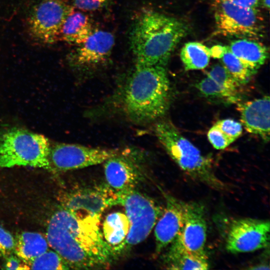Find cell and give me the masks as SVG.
<instances>
[{
	"mask_svg": "<svg viewBox=\"0 0 270 270\" xmlns=\"http://www.w3.org/2000/svg\"><path fill=\"white\" fill-rule=\"evenodd\" d=\"M188 29L182 21L148 10L136 18L130 46L138 65L166 66L170 56Z\"/></svg>",
	"mask_w": 270,
	"mask_h": 270,
	"instance_id": "3957f363",
	"label": "cell"
},
{
	"mask_svg": "<svg viewBox=\"0 0 270 270\" xmlns=\"http://www.w3.org/2000/svg\"><path fill=\"white\" fill-rule=\"evenodd\" d=\"M32 270H68L66 262L56 251L48 250L28 264Z\"/></svg>",
	"mask_w": 270,
	"mask_h": 270,
	"instance_id": "cb8c5ba5",
	"label": "cell"
},
{
	"mask_svg": "<svg viewBox=\"0 0 270 270\" xmlns=\"http://www.w3.org/2000/svg\"><path fill=\"white\" fill-rule=\"evenodd\" d=\"M170 86L166 66L135 64L122 94L124 112L146 124L164 116L170 107Z\"/></svg>",
	"mask_w": 270,
	"mask_h": 270,
	"instance_id": "7a4b0ae2",
	"label": "cell"
},
{
	"mask_svg": "<svg viewBox=\"0 0 270 270\" xmlns=\"http://www.w3.org/2000/svg\"><path fill=\"white\" fill-rule=\"evenodd\" d=\"M129 222L126 214L122 212L108 214L102 224V236L106 243L112 248L117 256L129 230Z\"/></svg>",
	"mask_w": 270,
	"mask_h": 270,
	"instance_id": "ffe728a7",
	"label": "cell"
},
{
	"mask_svg": "<svg viewBox=\"0 0 270 270\" xmlns=\"http://www.w3.org/2000/svg\"><path fill=\"white\" fill-rule=\"evenodd\" d=\"M215 124L233 142L238 138L242 132V124L233 119L222 120L218 121Z\"/></svg>",
	"mask_w": 270,
	"mask_h": 270,
	"instance_id": "4316f807",
	"label": "cell"
},
{
	"mask_svg": "<svg viewBox=\"0 0 270 270\" xmlns=\"http://www.w3.org/2000/svg\"><path fill=\"white\" fill-rule=\"evenodd\" d=\"M141 158L131 150H124L108 158L104 162L106 184L116 192L135 189L145 178Z\"/></svg>",
	"mask_w": 270,
	"mask_h": 270,
	"instance_id": "30bf717a",
	"label": "cell"
},
{
	"mask_svg": "<svg viewBox=\"0 0 270 270\" xmlns=\"http://www.w3.org/2000/svg\"><path fill=\"white\" fill-rule=\"evenodd\" d=\"M5 268L7 270H29L28 264L16 256L12 254L6 258Z\"/></svg>",
	"mask_w": 270,
	"mask_h": 270,
	"instance_id": "4dcf8cb0",
	"label": "cell"
},
{
	"mask_svg": "<svg viewBox=\"0 0 270 270\" xmlns=\"http://www.w3.org/2000/svg\"><path fill=\"white\" fill-rule=\"evenodd\" d=\"M180 56L186 70L204 68L211 58L210 48L198 42L185 44L181 50Z\"/></svg>",
	"mask_w": 270,
	"mask_h": 270,
	"instance_id": "7402d4cb",
	"label": "cell"
},
{
	"mask_svg": "<svg viewBox=\"0 0 270 270\" xmlns=\"http://www.w3.org/2000/svg\"><path fill=\"white\" fill-rule=\"evenodd\" d=\"M15 238L2 226L0 225V256L6 258L14 252Z\"/></svg>",
	"mask_w": 270,
	"mask_h": 270,
	"instance_id": "f1b7e54d",
	"label": "cell"
},
{
	"mask_svg": "<svg viewBox=\"0 0 270 270\" xmlns=\"http://www.w3.org/2000/svg\"><path fill=\"white\" fill-rule=\"evenodd\" d=\"M228 46L215 45L210 48V57L214 58H220L227 50Z\"/></svg>",
	"mask_w": 270,
	"mask_h": 270,
	"instance_id": "1f68e13d",
	"label": "cell"
},
{
	"mask_svg": "<svg viewBox=\"0 0 270 270\" xmlns=\"http://www.w3.org/2000/svg\"><path fill=\"white\" fill-rule=\"evenodd\" d=\"M118 194V205L125 210L129 230L118 256L144 240L151 232L163 211L154 200L135 189Z\"/></svg>",
	"mask_w": 270,
	"mask_h": 270,
	"instance_id": "8992f818",
	"label": "cell"
},
{
	"mask_svg": "<svg viewBox=\"0 0 270 270\" xmlns=\"http://www.w3.org/2000/svg\"><path fill=\"white\" fill-rule=\"evenodd\" d=\"M268 220L242 218L233 220L228 230L226 248L232 253L256 251L269 246Z\"/></svg>",
	"mask_w": 270,
	"mask_h": 270,
	"instance_id": "8fae6325",
	"label": "cell"
},
{
	"mask_svg": "<svg viewBox=\"0 0 270 270\" xmlns=\"http://www.w3.org/2000/svg\"><path fill=\"white\" fill-rule=\"evenodd\" d=\"M163 257L167 269L204 270L209 268L206 254H198L186 248L176 238Z\"/></svg>",
	"mask_w": 270,
	"mask_h": 270,
	"instance_id": "e0dca14e",
	"label": "cell"
},
{
	"mask_svg": "<svg viewBox=\"0 0 270 270\" xmlns=\"http://www.w3.org/2000/svg\"><path fill=\"white\" fill-rule=\"evenodd\" d=\"M118 194L106 184L84 187L60 196L62 207L82 214L101 216L108 207L118 205Z\"/></svg>",
	"mask_w": 270,
	"mask_h": 270,
	"instance_id": "7c38bea8",
	"label": "cell"
},
{
	"mask_svg": "<svg viewBox=\"0 0 270 270\" xmlns=\"http://www.w3.org/2000/svg\"><path fill=\"white\" fill-rule=\"evenodd\" d=\"M238 5L253 8H258L260 0H228Z\"/></svg>",
	"mask_w": 270,
	"mask_h": 270,
	"instance_id": "d6a6232c",
	"label": "cell"
},
{
	"mask_svg": "<svg viewBox=\"0 0 270 270\" xmlns=\"http://www.w3.org/2000/svg\"><path fill=\"white\" fill-rule=\"evenodd\" d=\"M154 132L170 157L190 177L214 190L226 188L214 173L211 160L202 155L172 123L168 121L157 123Z\"/></svg>",
	"mask_w": 270,
	"mask_h": 270,
	"instance_id": "277c9868",
	"label": "cell"
},
{
	"mask_svg": "<svg viewBox=\"0 0 270 270\" xmlns=\"http://www.w3.org/2000/svg\"><path fill=\"white\" fill-rule=\"evenodd\" d=\"M72 10L62 0H43L34 7L28 18L30 34L42 44H54L60 36L64 22Z\"/></svg>",
	"mask_w": 270,
	"mask_h": 270,
	"instance_id": "ba28073f",
	"label": "cell"
},
{
	"mask_svg": "<svg viewBox=\"0 0 270 270\" xmlns=\"http://www.w3.org/2000/svg\"><path fill=\"white\" fill-rule=\"evenodd\" d=\"M199 91L206 96L225 98L234 101L238 92L228 89L206 76L196 84Z\"/></svg>",
	"mask_w": 270,
	"mask_h": 270,
	"instance_id": "d4e9b609",
	"label": "cell"
},
{
	"mask_svg": "<svg viewBox=\"0 0 270 270\" xmlns=\"http://www.w3.org/2000/svg\"><path fill=\"white\" fill-rule=\"evenodd\" d=\"M48 244L42 234L24 232L15 238L14 253L27 264L48 250Z\"/></svg>",
	"mask_w": 270,
	"mask_h": 270,
	"instance_id": "44dd1931",
	"label": "cell"
},
{
	"mask_svg": "<svg viewBox=\"0 0 270 270\" xmlns=\"http://www.w3.org/2000/svg\"><path fill=\"white\" fill-rule=\"evenodd\" d=\"M166 206L154 226L156 252L160 254L177 237L184 222V202L164 194Z\"/></svg>",
	"mask_w": 270,
	"mask_h": 270,
	"instance_id": "5bb4252c",
	"label": "cell"
},
{
	"mask_svg": "<svg viewBox=\"0 0 270 270\" xmlns=\"http://www.w3.org/2000/svg\"><path fill=\"white\" fill-rule=\"evenodd\" d=\"M207 76L220 86L238 92L240 84L232 76L223 65L216 64L207 72Z\"/></svg>",
	"mask_w": 270,
	"mask_h": 270,
	"instance_id": "484cf974",
	"label": "cell"
},
{
	"mask_svg": "<svg viewBox=\"0 0 270 270\" xmlns=\"http://www.w3.org/2000/svg\"><path fill=\"white\" fill-rule=\"evenodd\" d=\"M50 148L42 134L16 128L0 130V168L28 166L50 170Z\"/></svg>",
	"mask_w": 270,
	"mask_h": 270,
	"instance_id": "5b68a950",
	"label": "cell"
},
{
	"mask_svg": "<svg viewBox=\"0 0 270 270\" xmlns=\"http://www.w3.org/2000/svg\"><path fill=\"white\" fill-rule=\"evenodd\" d=\"M207 136L210 143L216 150H224L234 142L215 124L209 130Z\"/></svg>",
	"mask_w": 270,
	"mask_h": 270,
	"instance_id": "83f0119b",
	"label": "cell"
},
{
	"mask_svg": "<svg viewBox=\"0 0 270 270\" xmlns=\"http://www.w3.org/2000/svg\"><path fill=\"white\" fill-rule=\"evenodd\" d=\"M206 222L204 206L196 202H184V222L176 238L190 251L206 254Z\"/></svg>",
	"mask_w": 270,
	"mask_h": 270,
	"instance_id": "9a60e30c",
	"label": "cell"
},
{
	"mask_svg": "<svg viewBox=\"0 0 270 270\" xmlns=\"http://www.w3.org/2000/svg\"><path fill=\"white\" fill-rule=\"evenodd\" d=\"M256 40L242 38L236 40L228 46L230 51L246 66L256 72L268 56V50Z\"/></svg>",
	"mask_w": 270,
	"mask_h": 270,
	"instance_id": "ac0fdd59",
	"label": "cell"
},
{
	"mask_svg": "<svg viewBox=\"0 0 270 270\" xmlns=\"http://www.w3.org/2000/svg\"><path fill=\"white\" fill-rule=\"evenodd\" d=\"M220 59L222 65L240 84L246 83L255 73L232 53L228 47Z\"/></svg>",
	"mask_w": 270,
	"mask_h": 270,
	"instance_id": "603a6c76",
	"label": "cell"
},
{
	"mask_svg": "<svg viewBox=\"0 0 270 270\" xmlns=\"http://www.w3.org/2000/svg\"><path fill=\"white\" fill-rule=\"evenodd\" d=\"M260 2L264 8L268 10L270 8V0H260Z\"/></svg>",
	"mask_w": 270,
	"mask_h": 270,
	"instance_id": "836d02e7",
	"label": "cell"
},
{
	"mask_svg": "<svg viewBox=\"0 0 270 270\" xmlns=\"http://www.w3.org/2000/svg\"><path fill=\"white\" fill-rule=\"evenodd\" d=\"M92 32V24L88 16L81 12L72 10L64 22L60 36L66 42L78 45Z\"/></svg>",
	"mask_w": 270,
	"mask_h": 270,
	"instance_id": "d6986e66",
	"label": "cell"
},
{
	"mask_svg": "<svg viewBox=\"0 0 270 270\" xmlns=\"http://www.w3.org/2000/svg\"><path fill=\"white\" fill-rule=\"evenodd\" d=\"M270 97L248 101L238 104L242 126L250 133L268 142L270 138Z\"/></svg>",
	"mask_w": 270,
	"mask_h": 270,
	"instance_id": "2e32d148",
	"label": "cell"
},
{
	"mask_svg": "<svg viewBox=\"0 0 270 270\" xmlns=\"http://www.w3.org/2000/svg\"><path fill=\"white\" fill-rule=\"evenodd\" d=\"M216 33L227 36L258 40L264 26L258 8L242 6L228 0H214Z\"/></svg>",
	"mask_w": 270,
	"mask_h": 270,
	"instance_id": "52a82bcc",
	"label": "cell"
},
{
	"mask_svg": "<svg viewBox=\"0 0 270 270\" xmlns=\"http://www.w3.org/2000/svg\"><path fill=\"white\" fill-rule=\"evenodd\" d=\"M119 150L94 148L78 144L58 143L50 146V170L63 172L104 162Z\"/></svg>",
	"mask_w": 270,
	"mask_h": 270,
	"instance_id": "9c48e42d",
	"label": "cell"
},
{
	"mask_svg": "<svg viewBox=\"0 0 270 270\" xmlns=\"http://www.w3.org/2000/svg\"><path fill=\"white\" fill-rule=\"evenodd\" d=\"M108 0H74V6L84 11H94L103 8Z\"/></svg>",
	"mask_w": 270,
	"mask_h": 270,
	"instance_id": "f546056e",
	"label": "cell"
},
{
	"mask_svg": "<svg viewBox=\"0 0 270 270\" xmlns=\"http://www.w3.org/2000/svg\"><path fill=\"white\" fill-rule=\"evenodd\" d=\"M101 216H92L61 206L51 216L46 238L48 246L75 269H102L118 258L104 238Z\"/></svg>",
	"mask_w": 270,
	"mask_h": 270,
	"instance_id": "6da1fadb",
	"label": "cell"
},
{
	"mask_svg": "<svg viewBox=\"0 0 270 270\" xmlns=\"http://www.w3.org/2000/svg\"><path fill=\"white\" fill-rule=\"evenodd\" d=\"M115 40L114 35L103 30H93L71 54V62L82 70L96 68L110 58Z\"/></svg>",
	"mask_w": 270,
	"mask_h": 270,
	"instance_id": "4fadbf2b",
	"label": "cell"
}]
</instances>
